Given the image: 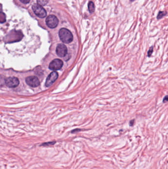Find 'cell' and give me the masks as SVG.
Wrapping results in <instances>:
<instances>
[{
  "label": "cell",
  "instance_id": "6",
  "mask_svg": "<svg viewBox=\"0 0 168 169\" xmlns=\"http://www.w3.org/2000/svg\"><path fill=\"white\" fill-rule=\"evenodd\" d=\"M58 77V74L56 71H53L50 74L48 75L47 78L46 82H45V86L49 87L51 86V85L55 82Z\"/></svg>",
  "mask_w": 168,
  "mask_h": 169
},
{
  "label": "cell",
  "instance_id": "14",
  "mask_svg": "<svg viewBox=\"0 0 168 169\" xmlns=\"http://www.w3.org/2000/svg\"><path fill=\"white\" fill-rule=\"evenodd\" d=\"M168 95H166L164 98H163V102L164 103H166V102H168Z\"/></svg>",
  "mask_w": 168,
  "mask_h": 169
},
{
  "label": "cell",
  "instance_id": "4",
  "mask_svg": "<svg viewBox=\"0 0 168 169\" xmlns=\"http://www.w3.org/2000/svg\"><path fill=\"white\" fill-rule=\"evenodd\" d=\"M26 82L29 86L32 87H37L40 84V82L38 77L33 76H29L26 78Z\"/></svg>",
  "mask_w": 168,
  "mask_h": 169
},
{
  "label": "cell",
  "instance_id": "7",
  "mask_svg": "<svg viewBox=\"0 0 168 169\" xmlns=\"http://www.w3.org/2000/svg\"><path fill=\"white\" fill-rule=\"evenodd\" d=\"M5 83L9 88H15L18 86L19 81L16 77H9L5 80Z\"/></svg>",
  "mask_w": 168,
  "mask_h": 169
},
{
  "label": "cell",
  "instance_id": "2",
  "mask_svg": "<svg viewBox=\"0 0 168 169\" xmlns=\"http://www.w3.org/2000/svg\"><path fill=\"white\" fill-rule=\"evenodd\" d=\"M32 9L35 14L39 18H44L47 16V12L45 9L39 4H34Z\"/></svg>",
  "mask_w": 168,
  "mask_h": 169
},
{
  "label": "cell",
  "instance_id": "10",
  "mask_svg": "<svg viewBox=\"0 0 168 169\" xmlns=\"http://www.w3.org/2000/svg\"><path fill=\"white\" fill-rule=\"evenodd\" d=\"M166 14V12H163V11H160V12H159V13L158 14L157 17V18L158 20H159V19H160V18H162L163 17H164Z\"/></svg>",
  "mask_w": 168,
  "mask_h": 169
},
{
  "label": "cell",
  "instance_id": "13",
  "mask_svg": "<svg viewBox=\"0 0 168 169\" xmlns=\"http://www.w3.org/2000/svg\"><path fill=\"white\" fill-rule=\"evenodd\" d=\"M20 1L24 4H27L30 2V0H20Z\"/></svg>",
  "mask_w": 168,
  "mask_h": 169
},
{
  "label": "cell",
  "instance_id": "15",
  "mask_svg": "<svg viewBox=\"0 0 168 169\" xmlns=\"http://www.w3.org/2000/svg\"><path fill=\"white\" fill-rule=\"evenodd\" d=\"M135 121H134V120H131V121L130 122V125L131 126H132L133 125Z\"/></svg>",
  "mask_w": 168,
  "mask_h": 169
},
{
  "label": "cell",
  "instance_id": "1",
  "mask_svg": "<svg viewBox=\"0 0 168 169\" xmlns=\"http://www.w3.org/2000/svg\"><path fill=\"white\" fill-rule=\"evenodd\" d=\"M60 39L63 43L69 44L72 42L73 36L70 31L66 28H61L59 32Z\"/></svg>",
  "mask_w": 168,
  "mask_h": 169
},
{
  "label": "cell",
  "instance_id": "5",
  "mask_svg": "<svg viewBox=\"0 0 168 169\" xmlns=\"http://www.w3.org/2000/svg\"><path fill=\"white\" fill-rule=\"evenodd\" d=\"M63 65V62L59 59H55L53 60L49 65V68L51 70L56 71L60 69Z\"/></svg>",
  "mask_w": 168,
  "mask_h": 169
},
{
  "label": "cell",
  "instance_id": "12",
  "mask_svg": "<svg viewBox=\"0 0 168 169\" xmlns=\"http://www.w3.org/2000/svg\"><path fill=\"white\" fill-rule=\"evenodd\" d=\"M153 47H150L149 49V51L147 52V56L149 57H150L151 56L152 53H153Z\"/></svg>",
  "mask_w": 168,
  "mask_h": 169
},
{
  "label": "cell",
  "instance_id": "8",
  "mask_svg": "<svg viewBox=\"0 0 168 169\" xmlns=\"http://www.w3.org/2000/svg\"><path fill=\"white\" fill-rule=\"evenodd\" d=\"M68 50L66 46L63 44H59L56 48V53L60 58H63L67 54Z\"/></svg>",
  "mask_w": 168,
  "mask_h": 169
},
{
  "label": "cell",
  "instance_id": "16",
  "mask_svg": "<svg viewBox=\"0 0 168 169\" xmlns=\"http://www.w3.org/2000/svg\"><path fill=\"white\" fill-rule=\"evenodd\" d=\"M135 1V0H131V1Z\"/></svg>",
  "mask_w": 168,
  "mask_h": 169
},
{
  "label": "cell",
  "instance_id": "3",
  "mask_svg": "<svg viewBox=\"0 0 168 169\" xmlns=\"http://www.w3.org/2000/svg\"><path fill=\"white\" fill-rule=\"evenodd\" d=\"M46 23L48 27L50 28H54L57 27L59 20L57 17L54 15H50L46 19Z\"/></svg>",
  "mask_w": 168,
  "mask_h": 169
},
{
  "label": "cell",
  "instance_id": "9",
  "mask_svg": "<svg viewBox=\"0 0 168 169\" xmlns=\"http://www.w3.org/2000/svg\"><path fill=\"white\" fill-rule=\"evenodd\" d=\"M88 9L90 13H93L95 11V6L93 2L92 1L89 2Z\"/></svg>",
  "mask_w": 168,
  "mask_h": 169
},
{
  "label": "cell",
  "instance_id": "11",
  "mask_svg": "<svg viewBox=\"0 0 168 169\" xmlns=\"http://www.w3.org/2000/svg\"><path fill=\"white\" fill-rule=\"evenodd\" d=\"M56 142H46L45 144H42V146L43 147H47V146H50V145H52L54 144H55Z\"/></svg>",
  "mask_w": 168,
  "mask_h": 169
}]
</instances>
